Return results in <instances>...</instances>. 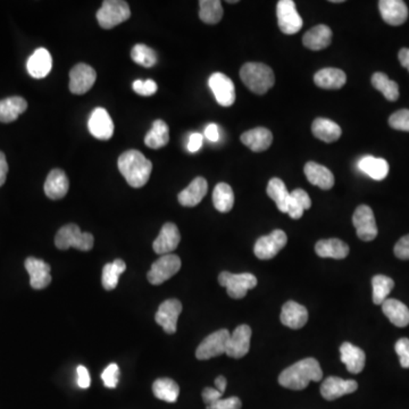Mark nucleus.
Instances as JSON below:
<instances>
[{"label":"nucleus","mask_w":409,"mask_h":409,"mask_svg":"<svg viewBox=\"0 0 409 409\" xmlns=\"http://www.w3.org/2000/svg\"><path fill=\"white\" fill-rule=\"evenodd\" d=\"M323 372L321 365L315 358H305L280 374L279 383L282 387L291 390H303L310 382L322 380Z\"/></svg>","instance_id":"nucleus-1"},{"label":"nucleus","mask_w":409,"mask_h":409,"mask_svg":"<svg viewBox=\"0 0 409 409\" xmlns=\"http://www.w3.org/2000/svg\"><path fill=\"white\" fill-rule=\"evenodd\" d=\"M117 164L121 174L132 188L143 187L152 174V161L136 149L123 152Z\"/></svg>","instance_id":"nucleus-2"},{"label":"nucleus","mask_w":409,"mask_h":409,"mask_svg":"<svg viewBox=\"0 0 409 409\" xmlns=\"http://www.w3.org/2000/svg\"><path fill=\"white\" fill-rule=\"evenodd\" d=\"M240 78L249 90L257 94H266L275 83L273 70L263 63H246L240 70Z\"/></svg>","instance_id":"nucleus-3"},{"label":"nucleus","mask_w":409,"mask_h":409,"mask_svg":"<svg viewBox=\"0 0 409 409\" xmlns=\"http://www.w3.org/2000/svg\"><path fill=\"white\" fill-rule=\"evenodd\" d=\"M94 235L81 232L80 228L73 223L61 228L55 238L56 247L61 250H68L72 247L82 252H89L94 248Z\"/></svg>","instance_id":"nucleus-4"},{"label":"nucleus","mask_w":409,"mask_h":409,"mask_svg":"<svg viewBox=\"0 0 409 409\" xmlns=\"http://www.w3.org/2000/svg\"><path fill=\"white\" fill-rule=\"evenodd\" d=\"M98 23L103 29H113L121 23L129 20L131 10L129 3L122 0H105L103 6L98 10Z\"/></svg>","instance_id":"nucleus-5"},{"label":"nucleus","mask_w":409,"mask_h":409,"mask_svg":"<svg viewBox=\"0 0 409 409\" xmlns=\"http://www.w3.org/2000/svg\"><path fill=\"white\" fill-rule=\"evenodd\" d=\"M219 282L226 288V292L233 299H242L249 290L257 286V277L254 274H232L222 272L219 274Z\"/></svg>","instance_id":"nucleus-6"},{"label":"nucleus","mask_w":409,"mask_h":409,"mask_svg":"<svg viewBox=\"0 0 409 409\" xmlns=\"http://www.w3.org/2000/svg\"><path fill=\"white\" fill-rule=\"evenodd\" d=\"M181 259L179 256L173 254L164 255L158 258L152 265L150 271L147 274L148 281L154 286L164 283L168 279L174 277L181 270Z\"/></svg>","instance_id":"nucleus-7"},{"label":"nucleus","mask_w":409,"mask_h":409,"mask_svg":"<svg viewBox=\"0 0 409 409\" xmlns=\"http://www.w3.org/2000/svg\"><path fill=\"white\" fill-rule=\"evenodd\" d=\"M277 17L279 28L284 34H296L303 28V19L292 0H280L277 3Z\"/></svg>","instance_id":"nucleus-8"},{"label":"nucleus","mask_w":409,"mask_h":409,"mask_svg":"<svg viewBox=\"0 0 409 409\" xmlns=\"http://www.w3.org/2000/svg\"><path fill=\"white\" fill-rule=\"evenodd\" d=\"M287 242V235L282 230H275L271 235L258 239L255 243V255L261 261H268L275 257L286 247Z\"/></svg>","instance_id":"nucleus-9"},{"label":"nucleus","mask_w":409,"mask_h":409,"mask_svg":"<svg viewBox=\"0 0 409 409\" xmlns=\"http://www.w3.org/2000/svg\"><path fill=\"white\" fill-rule=\"evenodd\" d=\"M230 332L226 329L219 330L208 335L200 342L196 350V357L199 361H206L226 352V343Z\"/></svg>","instance_id":"nucleus-10"},{"label":"nucleus","mask_w":409,"mask_h":409,"mask_svg":"<svg viewBox=\"0 0 409 409\" xmlns=\"http://www.w3.org/2000/svg\"><path fill=\"white\" fill-rule=\"evenodd\" d=\"M352 224L358 238L363 241H372L377 237V226L373 210L368 205H361L352 215Z\"/></svg>","instance_id":"nucleus-11"},{"label":"nucleus","mask_w":409,"mask_h":409,"mask_svg":"<svg viewBox=\"0 0 409 409\" xmlns=\"http://www.w3.org/2000/svg\"><path fill=\"white\" fill-rule=\"evenodd\" d=\"M97 74L89 65L80 63L70 71V91L74 94H87L94 87Z\"/></svg>","instance_id":"nucleus-12"},{"label":"nucleus","mask_w":409,"mask_h":409,"mask_svg":"<svg viewBox=\"0 0 409 409\" xmlns=\"http://www.w3.org/2000/svg\"><path fill=\"white\" fill-rule=\"evenodd\" d=\"M210 90L213 91L217 103L223 107L232 106L235 101V89L233 81L223 73H214L208 80Z\"/></svg>","instance_id":"nucleus-13"},{"label":"nucleus","mask_w":409,"mask_h":409,"mask_svg":"<svg viewBox=\"0 0 409 409\" xmlns=\"http://www.w3.org/2000/svg\"><path fill=\"white\" fill-rule=\"evenodd\" d=\"M182 312L180 300L168 299L161 303L155 315V321L168 335L177 332V319Z\"/></svg>","instance_id":"nucleus-14"},{"label":"nucleus","mask_w":409,"mask_h":409,"mask_svg":"<svg viewBox=\"0 0 409 409\" xmlns=\"http://www.w3.org/2000/svg\"><path fill=\"white\" fill-rule=\"evenodd\" d=\"M26 271L30 275V284L34 290H42L52 283L50 265L36 257L26 258Z\"/></svg>","instance_id":"nucleus-15"},{"label":"nucleus","mask_w":409,"mask_h":409,"mask_svg":"<svg viewBox=\"0 0 409 409\" xmlns=\"http://www.w3.org/2000/svg\"><path fill=\"white\" fill-rule=\"evenodd\" d=\"M250 339H252V329L250 326H240L230 333L229 340L226 343V354L229 357L242 358L248 354L250 349Z\"/></svg>","instance_id":"nucleus-16"},{"label":"nucleus","mask_w":409,"mask_h":409,"mask_svg":"<svg viewBox=\"0 0 409 409\" xmlns=\"http://www.w3.org/2000/svg\"><path fill=\"white\" fill-rule=\"evenodd\" d=\"M91 134L99 140H108L113 137L114 123L105 108L98 107L91 113L88 122Z\"/></svg>","instance_id":"nucleus-17"},{"label":"nucleus","mask_w":409,"mask_h":409,"mask_svg":"<svg viewBox=\"0 0 409 409\" xmlns=\"http://www.w3.org/2000/svg\"><path fill=\"white\" fill-rule=\"evenodd\" d=\"M180 241L181 235L177 226L174 223H166L161 228L155 241L152 242V248L156 254L164 256L174 252Z\"/></svg>","instance_id":"nucleus-18"},{"label":"nucleus","mask_w":409,"mask_h":409,"mask_svg":"<svg viewBox=\"0 0 409 409\" xmlns=\"http://www.w3.org/2000/svg\"><path fill=\"white\" fill-rule=\"evenodd\" d=\"M379 10L384 22L389 26H403L408 19V8L401 0H381Z\"/></svg>","instance_id":"nucleus-19"},{"label":"nucleus","mask_w":409,"mask_h":409,"mask_svg":"<svg viewBox=\"0 0 409 409\" xmlns=\"http://www.w3.org/2000/svg\"><path fill=\"white\" fill-rule=\"evenodd\" d=\"M358 384L354 380H343L340 377H330L321 386V395L326 400L338 399L357 390Z\"/></svg>","instance_id":"nucleus-20"},{"label":"nucleus","mask_w":409,"mask_h":409,"mask_svg":"<svg viewBox=\"0 0 409 409\" xmlns=\"http://www.w3.org/2000/svg\"><path fill=\"white\" fill-rule=\"evenodd\" d=\"M280 319L282 324L290 329H301L308 321V312L303 305L296 301H288L282 307Z\"/></svg>","instance_id":"nucleus-21"},{"label":"nucleus","mask_w":409,"mask_h":409,"mask_svg":"<svg viewBox=\"0 0 409 409\" xmlns=\"http://www.w3.org/2000/svg\"><path fill=\"white\" fill-rule=\"evenodd\" d=\"M68 188H70V182H68V175L59 168H54L47 177L43 190L49 199L59 200L66 196Z\"/></svg>","instance_id":"nucleus-22"},{"label":"nucleus","mask_w":409,"mask_h":409,"mask_svg":"<svg viewBox=\"0 0 409 409\" xmlns=\"http://www.w3.org/2000/svg\"><path fill=\"white\" fill-rule=\"evenodd\" d=\"M52 55L46 48L37 49L26 63V70L34 79L46 78L52 71Z\"/></svg>","instance_id":"nucleus-23"},{"label":"nucleus","mask_w":409,"mask_h":409,"mask_svg":"<svg viewBox=\"0 0 409 409\" xmlns=\"http://www.w3.org/2000/svg\"><path fill=\"white\" fill-rule=\"evenodd\" d=\"M241 142L252 152H261L268 150L273 142V134L266 128H255L243 133Z\"/></svg>","instance_id":"nucleus-24"},{"label":"nucleus","mask_w":409,"mask_h":409,"mask_svg":"<svg viewBox=\"0 0 409 409\" xmlns=\"http://www.w3.org/2000/svg\"><path fill=\"white\" fill-rule=\"evenodd\" d=\"M303 172L306 175L307 180L315 187L321 188L323 190H330L335 186V177L329 168L323 165L317 164L315 161H308Z\"/></svg>","instance_id":"nucleus-25"},{"label":"nucleus","mask_w":409,"mask_h":409,"mask_svg":"<svg viewBox=\"0 0 409 409\" xmlns=\"http://www.w3.org/2000/svg\"><path fill=\"white\" fill-rule=\"evenodd\" d=\"M208 191V183L203 177H198L188 186L183 191H181L177 197L179 203L184 207H194L203 199Z\"/></svg>","instance_id":"nucleus-26"},{"label":"nucleus","mask_w":409,"mask_h":409,"mask_svg":"<svg viewBox=\"0 0 409 409\" xmlns=\"http://www.w3.org/2000/svg\"><path fill=\"white\" fill-rule=\"evenodd\" d=\"M340 355L342 363L350 373L358 374L364 370L366 356L364 351L357 346L351 345L350 342H343L340 347Z\"/></svg>","instance_id":"nucleus-27"},{"label":"nucleus","mask_w":409,"mask_h":409,"mask_svg":"<svg viewBox=\"0 0 409 409\" xmlns=\"http://www.w3.org/2000/svg\"><path fill=\"white\" fill-rule=\"evenodd\" d=\"M314 82L317 87L322 89L338 90L347 82V75L339 68H322L314 75Z\"/></svg>","instance_id":"nucleus-28"},{"label":"nucleus","mask_w":409,"mask_h":409,"mask_svg":"<svg viewBox=\"0 0 409 409\" xmlns=\"http://www.w3.org/2000/svg\"><path fill=\"white\" fill-rule=\"evenodd\" d=\"M332 30L329 26L319 24L307 31L303 37V43L310 50H323L331 45Z\"/></svg>","instance_id":"nucleus-29"},{"label":"nucleus","mask_w":409,"mask_h":409,"mask_svg":"<svg viewBox=\"0 0 409 409\" xmlns=\"http://www.w3.org/2000/svg\"><path fill=\"white\" fill-rule=\"evenodd\" d=\"M382 310L390 322L398 328H405L409 324V310L405 303L397 299H387L382 303Z\"/></svg>","instance_id":"nucleus-30"},{"label":"nucleus","mask_w":409,"mask_h":409,"mask_svg":"<svg viewBox=\"0 0 409 409\" xmlns=\"http://www.w3.org/2000/svg\"><path fill=\"white\" fill-rule=\"evenodd\" d=\"M315 252L319 257L343 259L349 255V246L339 239H328L316 243Z\"/></svg>","instance_id":"nucleus-31"},{"label":"nucleus","mask_w":409,"mask_h":409,"mask_svg":"<svg viewBox=\"0 0 409 409\" xmlns=\"http://www.w3.org/2000/svg\"><path fill=\"white\" fill-rule=\"evenodd\" d=\"M28 103L24 98L14 96L0 100V122L10 123L26 112Z\"/></svg>","instance_id":"nucleus-32"},{"label":"nucleus","mask_w":409,"mask_h":409,"mask_svg":"<svg viewBox=\"0 0 409 409\" xmlns=\"http://www.w3.org/2000/svg\"><path fill=\"white\" fill-rule=\"evenodd\" d=\"M312 131L316 138L328 143L337 141L342 133L341 128L337 123L323 117H319L312 122Z\"/></svg>","instance_id":"nucleus-33"},{"label":"nucleus","mask_w":409,"mask_h":409,"mask_svg":"<svg viewBox=\"0 0 409 409\" xmlns=\"http://www.w3.org/2000/svg\"><path fill=\"white\" fill-rule=\"evenodd\" d=\"M358 168L365 174L372 177L373 180L382 181L389 173V164L383 158H375L373 156H366L361 158L358 163Z\"/></svg>","instance_id":"nucleus-34"},{"label":"nucleus","mask_w":409,"mask_h":409,"mask_svg":"<svg viewBox=\"0 0 409 409\" xmlns=\"http://www.w3.org/2000/svg\"><path fill=\"white\" fill-rule=\"evenodd\" d=\"M152 392L157 399L163 400L166 403H175L180 395V388L175 381L163 377V379H157L154 382Z\"/></svg>","instance_id":"nucleus-35"},{"label":"nucleus","mask_w":409,"mask_h":409,"mask_svg":"<svg viewBox=\"0 0 409 409\" xmlns=\"http://www.w3.org/2000/svg\"><path fill=\"white\" fill-rule=\"evenodd\" d=\"M312 207V200L306 191L303 189H296L290 194V199L288 203V215L291 219H299L303 217V212Z\"/></svg>","instance_id":"nucleus-36"},{"label":"nucleus","mask_w":409,"mask_h":409,"mask_svg":"<svg viewBox=\"0 0 409 409\" xmlns=\"http://www.w3.org/2000/svg\"><path fill=\"white\" fill-rule=\"evenodd\" d=\"M268 194L277 203V210L282 213H287L288 203L290 199V192L288 191L283 181L277 177H273L268 184Z\"/></svg>","instance_id":"nucleus-37"},{"label":"nucleus","mask_w":409,"mask_h":409,"mask_svg":"<svg viewBox=\"0 0 409 409\" xmlns=\"http://www.w3.org/2000/svg\"><path fill=\"white\" fill-rule=\"evenodd\" d=\"M170 141V130L164 121L156 119L152 123V129L147 133L145 138V143L149 148L159 149L168 145Z\"/></svg>","instance_id":"nucleus-38"},{"label":"nucleus","mask_w":409,"mask_h":409,"mask_svg":"<svg viewBox=\"0 0 409 409\" xmlns=\"http://www.w3.org/2000/svg\"><path fill=\"white\" fill-rule=\"evenodd\" d=\"M213 203L221 213H229L235 205V194L228 183H219L213 191Z\"/></svg>","instance_id":"nucleus-39"},{"label":"nucleus","mask_w":409,"mask_h":409,"mask_svg":"<svg viewBox=\"0 0 409 409\" xmlns=\"http://www.w3.org/2000/svg\"><path fill=\"white\" fill-rule=\"evenodd\" d=\"M126 270V264L122 259H115L113 263H108L103 268L101 283L107 291L114 290L119 284L121 274Z\"/></svg>","instance_id":"nucleus-40"},{"label":"nucleus","mask_w":409,"mask_h":409,"mask_svg":"<svg viewBox=\"0 0 409 409\" xmlns=\"http://www.w3.org/2000/svg\"><path fill=\"white\" fill-rule=\"evenodd\" d=\"M372 84L377 90L383 94L389 101H396L399 98V86L395 81L390 80L387 74L382 72H377L372 77Z\"/></svg>","instance_id":"nucleus-41"},{"label":"nucleus","mask_w":409,"mask_h":409,"mask_svg":"<svg viewBox=\"0 0 409 409\" xmlns=\"http://www.w3.org/2000/svg\"><path fill=\"white\" fill-rule=\"evenodd\" d=\"M199 17L206 24H216L222 20L223 7L219 0H200Z\"/></svg>","instance_id":"nucleus-42"},{"label":"nucleus","mask_w":409,"mask_h":409,"mask_svg":"<svg viewBox=\"0 0 409 409\" xmlns=\"http://www.w3.org/2000/svg\"><path fill=\"white\" fill-rule=\"evenodd\" d=\"M372 287H373V303L375 305H382L395 288V282L392 279L386 275H375L372 279Z\"/></svg>","instance_id":"nucleus-43"},{"label":"nucleus","mask_w":409,"mask_h":409,"mask_svg":"<svg viewBox=\"0 0 409 409\" xmlns=\"http://www.w3.org/2000/svg\"><path fill=\"white\" fill-rule=\"evenodd\" d=\"M131 59L137 64L147 68L155 66L157 63L156 52L143 43H138L133 47L132 52H131Z\"/></svg>","instance_id":"nucleus-44"},{"label":"nucleus","mask_w":409,"mask_h":409,"mask_svg":"<svg viewBox=\"0 0 409 409\" xmlns=\"http://www.w3.org/2000/svg\"><path fill=\"white\" fill-rule=\"evenodd\" d=\"M389 126L398 131L409 132V110H400L393 113L390 117Z\"/></svg>","instance_id":"nucleus-45"},{"label":"nucleus","mask_w":409,"mask_h":409,"mask_svg":"<svg viewBox=\"0 0 409 409\" xmlns=\"http://www.w3.org/2000/svg\"><path fill=\"white\" fill-rule=\"evenodd\" d=\"M101 379H103L105 387L110 388V389L117 388V384H119V365L115 364V363L108 365V366L103 370V374H101Z\"/></svg>","instance_id":"nucleus-46"},{"label":"nucleus","mask_w":409,"mask_h":409,"mask_svg":"<svg viewBox=\"0 0 409 409\" xmlns=\"http://www.w3.org/2000/svg\"><path fill=\"white\" fill-rule=\"evenodd\" d=\"M132 89L136 94H140V96H152L157 91V83L154 80H137L133 82Z\"/></svg>","instance_id":"nucleus-47"},{"label":"nucleus","mask_w":409,"mask_h":409,"mask_svg":"<svg viewBox=\"0 0 409 409\" xmlns=\"http://www.w3.org/2000/svg\"><path fill=\"white\" fill-rule=\"evenodd\" d=\"M396 352L399 356L400 365L403 368H409V339L401 338L395 346Z\"/></svg>","instance_id":"nucleus-48"},{"label":"nucleus","mask_w":409,"mask_h":409,"mask_svg":"<svg viewBox=\"0 0 409 409\" xmlns=\"http://www.w3.org/2000/svg\"><path fill=\"white\" fill-rule=\"evenodd\" d=\"M241 400L238 397H230L226 399L221 398L210 406H206V409H241Z\"/></svg>","instance_id":"nucleus-49"},{"label":"nucleus","mask_w":409,"mask_h":409,"mask_svg":"<svg viewBox=\"0 0 409 409\" xmlns=\"http://www.w3.org/2000/svg\"><path fill=\"white\" fill-rule=\"evenodd\" d=\"M395 255L399 259H409V235H405L395 246Z\"/></svg>","instance_id":"nucleus-50"},{"label":"nucleus","mask_w":409,"mask_h":409,"mask_svg":"<svg viewBox=\"0 0 409 409\" xmlns=\"http://www.w3.org/2000/svg\"><path fill=\"white\" fill-rule=\"evenodd\" d=\"M223 393L219 392V390L214 389V388H206L203 391V403H206V406H210L212 403L221 399Z\"/></svg>","instance_id":"nucleus-51"},{"label":"nucleus","mask_w":409,"mask_h":409,"mask_svg":"<svg viewBox=\"0 0 409 409\" xmlns=\"http://www.w3.org/2000/svg\"><path fill=\"white\" fill-rule=\"evenodd\" d=\"M78 386L81 389H88L90 387L91 379L90 374L88 372L87 368H84L82 365L79 366L78 370Z\"/></svg>","instance_id":"nucleus-52"},{"label":"nucleus","mask_w":409,"mask_h":409,"mask_svg":"<svg viewBox=\"0 0 409 409\" xmlns=\"http://www.w3.org/2000/svg\"><path fill=\"white\" fill-rule=\"evenodd\" d=\"M203 136L200 133H192L189 138V142H188V150L190 152H198L203 146Z\"/></svg>","instance_id":"nucleus-53"},{"label":"nucleus","mask_w":409,"mask_h":409,"mask_svg":"<svg viewBox=\"0 0 409 409\" xmlns=\"http://www.w3.org/2000/svg\"><path fill=\"white\" fill-rule=\"evenodd\" d=\"M205 137H206L210 142H217L219 140V126L212 123L208 124L205 129Z\"/></svg>","instance_id":"nucleus-54"},{"label":"nucleus","mask_w":409,"mask_h":409,"mask_svg":"<svg viewBox=\"0 0 409 409\" xmlns=\"http://www.w3.org/2000/svg\"><path fill=\"white\" fill-rule=\"evenodd\" d=\"M7 173H8V164H7L6 156L3 152H0V187H3L6 182Z\"/></svg>","instance_id":"nucleus-55"},{"label":"nucleus","mask_w":409,"mask_h":409,"mask_svg":"<svg viewBox=\"0 0 409 409\" xmlns=\"http://www.w3.org/2000/svg\"><path fill=\"white\" fill-rule=\"evenodd\" d=\"M398 59H399L400 64L403 65V68H407L409 72V49H400Z\"/></svg>","instance_id":"nucleus-56"},{"label":"nucleus","mask_w":409,"mask_h":409,"mask_svg":"<svg viewBox=\"0 0 409 409\" xmlns=\"http://www.w3.org/2000/svg\"><path fill=\"white\" fill-rule=\"evenodd\" d=\"M226 384H228V381H226V377H216L215 380V386L216 390H219V392L224 393L226 389Z\"/></svg>","instance_id":"nucleus-57"},{"label":"nucleus","mask_w":409,"mask_h":409,"mask_svg":"<svg viewBox=\"0 0 409 409\" xmlns=\"http://www.w3.org/2000/svg\"><path fill=\"white\" fill-rule=\"evenodd\" d=\"M331 3H343V0H332Z\"/></svg>","instance_id":"nucleus-58"}]
</instances>
